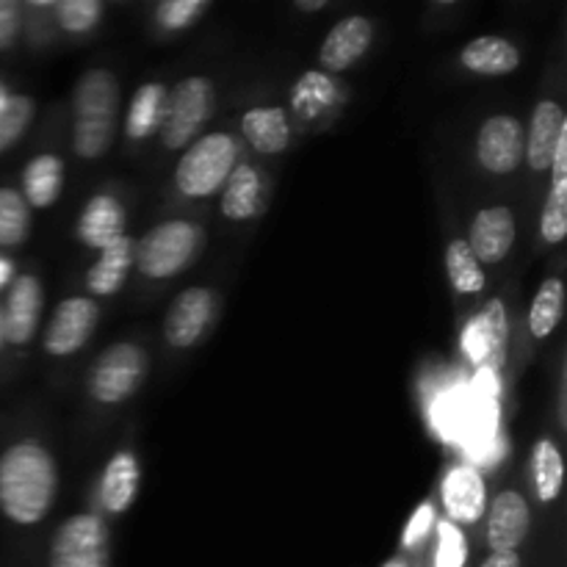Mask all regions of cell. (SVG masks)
<instances>
[{"label": "cell", "instance_id": "5b68a950", "mask_svg": "<svg viewBox=\"0 0 567 567\" xmlns=\"http://www.w3.org/2000/svg\"><path fill=\"white\" fill-rule=\"evenodd\" d=\"M214 111V83L208 78H186L169 94V109L161 125V142L166 150H183L192 144L199 127L208 122Z\"/></svg>", "mask_w": 567, "mask_h": 567}, {"label": "cell", "instance_id": "9a60e30c", "mask_svg": "<svg viewBox=\"0 0 567 567\" xmlns=\"http://www.w3.org/2000/svg\"><path fill=\"white\" fill-rule=\"evenodd\" d=\"M371 39H374V25H371L369 17H347L338 25H332V31L321 42V64L332 72L347 70L354 61L363 59Z\"/></svg>", "mask_w": 567, "mask_h": 567}, {"label": "cell", "instance_id": "d6986e66", "mask_svg": "<svg viewBox=\"0 0 567 567\" xmlns=\"http://www.w3.org/2000/svg\"><path fill=\"white\" fill-rule=\"evenodd\" d=\"M133 255H136V241L131 236L116 238L111 247L100 249L97 264L86 275L89 291L97 293V297H111V293L120 291L125 286L127 275H131Z\"/></svg>", "mask_w": 567, "mask_h": 567}, {"label": "cell", "instance_id": "5bb4252c", "mask_svg": "<svg viewBox=\"0 0 567 567\" xmlns=\"http://www.w3.org/2000/svg\"><path fill=\"white\" fill-rule=\"evenodd\" d=\"M443 507L452 515V524H476L487 509V487L480 471L471 465H457L446 474L441 487Z\"/></svg>", "mask_w": 567, "mask_h": 567}, {"label": "cell", "instance_id": "484cf974", "mask_svg": "<svg viewBox=\"0 0 567 567\" xmlns=\"http://www.w3.org/2000/svg\"><path fill=\"white\" fill-rule=\"evenodd\" d=\"M532 474H535V491L543 504L554 502L563 491V454L551 441H540L532 452Z\"/></svg>", "mask_w": 567, "mask_h": 567}, {"label": "cell", "instance_id": "4dcf8cb0", "mask_svg": "<svg viewBox=\"0 0 567 567\" xmlns=\"http://www.w3.org/2000/svg\"><path fill=\"white\" fill-rule=\"evenodd\" d=\"M540 233L546 244H563L567 236V177H551L546 208L540 216Z\"/></svg>", "mask_w": 567, "mask_h": 567}, {"label": "cell", "instance_id": "44dd1931", "mask_svg": "<svg viewBox=\"0 0 567 567\" xmlns=\"http://www.w3.org/2000/svg\"><path fill=\"white\" fill-rule=\"evenodd\" d=\"M138 482H142V471H138V460L131 452H120L111 457L105 465L103 482H100V502L109 513L120 515L131 509L136 502Z\"/></svg>", "mask_w": 567, "mask_h": 567}, {"label": "cell", "instance_id": "cb8c5ba5", "mask_svg": "<svg viewBox=\"0 0 567 567\" xmlns=\"http://www.w3.org/2000/svg\"><path fill=\"white\" fill-rule=\"evenodd\" d=\"M64 186V164L59 155H37L22 172V199L28 208H48L59 199Z\"/></svg>", "mask_w": 567, "mask_h": 567}, {"label": "cell", "instance_id": "e0dca14e", "mask_svg": "<svg viewBox=\"0 0 567 567\" xmlns=\"http://www.w3.org/2000/svg\"><path fill=\"white\" fill-rule=\"evenodd\" d=\"M567 127L563 105L554 103V100H543L535 109V116H532L529 136H526L524 155L529 161V166L535 172H543L551 166L554 147H557L559 136Z\"/></svg>", "mask_w": 567, "mask_h": 567}, {"label": "cell", "instance_id": "f546056e", "mask_svg": "<svg viewBox=\"0 0 567 567\" xmlns=\"http://www.w3.org/2000/svg\"><path fill=\"white\" fill-rule=\"evenodd\" d=\"M336 94L338 86L330 75L316 70L305 72L293 86V109L299 111V116H316L336 103Z\"/></svg>", "mask_w": 567, "mask_h": 567}, {"label": "cell", "instance_id": "7c38bea8", "mask_svg": "<svg viewBox=\"0 0 567 567\" xmlns=\"http://www.w3.org/2000/svg\"><path fill=\"white\" fill-rule=\"evenodd\" d=\"M529 529L532 515L524 496H518L515 491L498 493L487 513V543H491L493 554L515 551L526 540Z\"/></svg>", "mask_w": 567, "mask_h": 567}, {"label": "cell", "instance_id": "3957f363", "mask_svg": "<svg viewBox=\"0 0 567 567\" xmlns=\"http://www.w3.org/2000/svg\"><path fill=\"white\" fill-rule=\"evenodd\" d=\"M236 142L227 133H208V136L197 138L175 169V183L181 194L203 199L219 192L230 172L236 169Z\"/></svg>", "mask_w": 567, "mask_h": 567}, {"label": "cell", "instance_id": "9c48e42d", "mask_svg": "<svg viewBox=\"0 0 567 567\" xmlns=\"http://www.w3.org/2000/svg\"><path fill=\"white\" fill-rule=\"evenodd\" d=\"M524 125L515 116H491L485 125L480 127V138H476V158L493 175H509L524 161Z\"/></svg>", "mask_w": 567, "mask_h": 567}, {"label": "cell", "instance_id": "7402d4cb", "mask_svg": "<svg viewBox=\"0 0 567 567\" xmlns=\"http://www.w3.org/2000/svg\"><path fill=\"white\" fill-rule=\"evenodd\" d=\"M241 131L260 155H280L291 144V125H288L286 111L275 109V105L247 111L241 120Z\"/></svg>", "mask_w": 567, "mask_h": 567}, {"label": "cell", "instance_id": "d6a6232c", "mask_svg": "<svg viewBox=\"0 0 567 567\" xmlns=\"http://www.w3.org/2000/svg\"><path fill=\"white\" fill-rule=\"evenodd\" d=\"M55 17L64 31L89 33L92 28H97L100 17H103V3L100 0H61L55 3Z\"/></svg>", "mask_w": 567, "mask_h": 567}, {"label": "cell", "instance_id": "ba28073f", "mask_svg": "<svg viewBox=\"0 0 567 567\" xmlns=\"http://www.w3.org/2000/svg\"><path fill=\"white\" fill-rule=\"evenodd\" d=\"M97 319V302H92V299L86 297L64 299V302L55 308L48 330H44V352L55 354V358H66V354L78 352V349L92 338Z\"/></svg>", "mask_w": 567, "mask_h": 567}, {"label": "cell", "instance_id": "ac0fdd59", "mask_svg": "<svg viewBox=\"0 0 567 567\" xmlns=\"http://www.w3.org/2000/svg\"><path fill=\"white\" fill-rule=\"evenodd\" d=\"M264 210V177L255 166L238 164L225 181L221 194V214L233 221H247Z\"/></svg>", "mask_w": 567, "mask_h": 567}, {"label": "cell", "instance_id": "8fae6325", "mask_svg": "<svg viewBox=\"0 0 567 567\" xmlns=\"http://www.w3.org/2000/svg\"><path fill=\"white\" fill-rule=\"evenodd\" d=\"M480 264H502L515 244V216L504 205H493L476 214L465 241Z\"/></svg>", "mask_w": 567, "mask_h": 567}, {"label": "cell", "instance_id": "f35d334b", "mask_svg": "<svg viewBox=\"0 0 567 567\" xmlns=\"http://www.w3.org/2000/svg\"><path fill=\"white\" fill-rule=\"evenodd\" d=\"M327 6V0H297L299 11H321Z\"/></svg>", "mask_w": 567, "mask_h": 567}, {"label": "cell", "instance_id": "60d3db41", "mask_svg": "<svg viewBox=\"0 0 567 567\" xmlns=\"http://www.w3.org/2000/svg\"><path fill=\"white\" fill-rule=\"evenodd\" d=\"M9 100H11L9 89H6V86H3V83H0V111H3V109H6V103H9Z\"/></svg>", "mask_w": 567, "mask_h": 567}, {"label": "cell", "instance_id": "1f68e13d", "mask_svg": "<svg viewBox=\"0 0 567 567\" xmlns=\"http://www.w3.org/2000/svg\"><path fill=\"white\" fill-rule=\"evenodd\" d=\"M33 114H37V103L28 94H11L6 109L0 111V153H6L28 131Z\"/></svg>", "mask_w": 567, "mask_h": 567}, {"label": "cell", "instance_id": "7a4b0ae2", "mask_svg": "<svg viewBox=\"0 0 567 567\" xmlns=\"http://www.w3.org/2000/svg\"><path fill=\"white\" fill-rule=\"evenodd\" d=\"M72 147L81 158H100L114 144L120 83L109 70L83 72L72 94Z\"/></svg>", "mask_w": 567, "mask_h": 567}, {"label": "cell", "instance_id": "e575fe53", "mask_svg": "<svg viewBox=\"0 0 567 567\" xmlns=\"http://www.w3.org/2000/svg\"><path fill=\"white\" fill-rule=\"evenodd\" d=\"M208 0H166L158 6L155 17H158L161 28L166 31H183V28L194 25L197 17H203L208 11Z\"/></svg>", "mask_w": 567, "mask_h": 567}, {"label": "cell", "instance_id": "6da1fadb", "mask_svg": "<svg viewBox=\"0 0 567 567\" xmlns=\"http://www.w3.org/2000/svg\"><path fill=\"white\" fill-rule=\"evenodd\" d=\"M59 487L55 463L37 441L14 443L0 454V513L20 526H33L50 513Z\"/></svg>", "mask_w": 567, "mask_h": 567}, {"label": "cell", "instance_id": "83f0119b", "mask_svg": "<svg viewBox=\"0 0 567 567\" xmlns=\"http://www.w3.org/2000/svg\"><path fill=\"white\" fill-rule=\"evenodd\" d=\"M565 308V288L563 280H546L543 288L537 291L535 302H532L529 310V330L535 338H548L554 330H557L559 319H563Z\"/></svg>", "mask_w": 567, "mask_h": 567}, {"label": "cell", "instance_id": "8992f818", "mask_svg": "<svg viewBox=\"0 0 567 567\" xmlns=\"http://www.w3.org/2000/svg\"><path fill=\"white\" fill-rule=\"evenodd\" d=\"M50 567H111L109 529L97 515H72L55 529Z\"/></svg>", "mask_w": 567, "mask_h": 567}, {"label": "cell", "instance_id": "ffe728a7", "mask_svg": "<svg viewBox=\"0 0 567 567\" xmlns=\"http://www.w3.org/2000/svg\"><path fill=\"white\" fill-rule=\"evenodd\" d=\"M460 61H463L465 70L476 72V75L498 78L518 70L520 53L509 39L480 37L465 44L463 53H460Z\"/></svg>", "mask_w": 567, "mask_h": 567}, {"label": "cell", "instance_id": "7bdbcfd3", "mask_svg": "<svg viewBox=\"0 0 567 567\" xmlns=\"http://www.w3.org/2000/svg\"><path fill=\"white\" fill-rule=\"evenodd\" d=\"M382 567H410V565L404 563V559H391V563H385Z\"/></svg>", "mask_w": 567, "mask_h": 567}, {"label": "cell", "instance_id": "ab89813d", "mask_svg": "<svg viewBox=\"0 0 567 567\" xmlns=\"http://www.w3.org/2000/svg\"><path fill=\"white\" fill-rule=\"evenodd\" d=\"M11 275H14L11 264L6 258H0V288H3L6 282H11Z\"/></svg>", "mask_w": 567, "mask_h": 567}, {"label": "cell", "instance_id": "836d02e7", "mask_svg": "<svg viewBox=\"0 0 567 567\" xmlns=\"http://www.w3.org/2000/svg\"><path fill=\"white\" fill-rule=\"evenodd\" d=\"M465 559H468V543H465L460 526L452 520H441L437 524L435 567H463Z\"/></svg>", "mask_w": 567, "mask_h": 567}, {"label": "cell", "instance_id": "277c9868", "mask_svg": "<svg viewBox=\"0 0 567 567\" xmlns=\"http://www.w3.org/2000/svg\"><path fill=\"white\" fill-rule=\"evenodd\" d=\"M199 241H203V233L192 221H164L136 244L133 266H138V271L153 280H166V277L181 275L192 264Z\"/></svg>", "mask_w": 567, "mask_h": 567}, {"label": "cell", "instance_id": "2e32d148", "mask_svg": "<svg viewBox=\"0 0 567 567\" xmlns=\"http://www.w3.org/2000/svg\"><path fill=\"white\" fill-rule=\"evenodd\" d=\"M78 236L86 247L105 249L125 236V210L109 194H97L86 203L81 219H78Z\"/></svg>", "mask_w": 567, "mask_h": 567}, {"label": "cell", "instance_id": "4fadbf2b", "mask_svg": "<svg viewBox=\"0 0 567 567\" xmlns=\"http://www.w3.org/2000/svg\"><path fill=\"white\" fill-rule=\"evenodd\" d=\"M42 313V286L33 275H20L11 282L9 302L3 308V332L6 341L22 347L33 338Z\"/></svg>", "mask_w": 567, "mask_h": 567}, {"label": "cell", "instance_id": "8d00e7d4", "mask_svg": "<svg viewBox=\"0 0 567 567\" xmlns=\"http://www.w3.org/2000/svg\"><path fill=\"white\" fill-rule=\"evenodd\" d=\"M435 526V509H432V504H421L419 513L410 518L408 529H404V546H419L421 540H424L426 535H430V529Z\"/></svg>", "mask_w": 567, "mask_h": 567}, {"label": "cell", "instance_id": "74e56055", "mask_svg": "<svg viewBox=\"0 0 567 567\" xmlns=\"http://www.w3.org/2000/svg\"><path fill=\"white\" fill-rule=\"evenodd\" d=\"M482 567H520V559L515 551H507V554H491V557L482 563Z\"/></svg>", "mask_w": 567, "mask_h": 567}, {"label": "cell", "instance_id": "30bf717a", "mask_svg": "<svg viewBox=\"0 0 567 567\" xmlns=\"http://www.w3.org/2000/svg\"><path fill=\"white\" fill-rule=\"evenodd\" d=\"M210 319H214V293L208 288H188L169 305L164 321L166 341L175 349L194 347L208 330Z\"/></svg>", "mask_w": 567, "mask_h": 567}, {"label": "cell", "instance_id": "d4e9b609", "mask_svg": "<svg viewBox=\"0 0 567 567\" xmlns=\"http://www.w3.org/2000/svg\"><path fill=\"white\" fill-rule=\"evenodd\" d=\"M474 321L476 327H480L482 343H485V365H482V369L496 374L504 365V358H507V308H504L502 299H491V302L485 305V310H482Z\"/></svg>", "mask_w": 567, "mask_h": 567}, {"label": "cell", "instance_id": "b9f144b4", "mask_svg": "<svg viewBox=\"0 0 567 567\" xmlns=\"http://www.w3.org/2000/svg\"><path fill=\"white\" fill-rule=\"evenodd\" d=\"M6 343V332H3V308H0V349H3Z\"/></svg>", "mask_w": 567, "mask_h": 567}, {"label": "cell", "instance_id": "52a82bcc", "mask_svg": "<svg viewBox=\"0 0 567 567\" xmlns=\"http://www.w3.org/2000/svg\"><path fill=\"white\" fill-rule=\"evenodd\" d=\"M147 374V358L136 343H114L100 354L89 377V391L97 402L120 404L136 393Z\"/></svg>", "mask_w": 567, "mask_h": 567}, {"label": "cell", "instance_id": "d590c367", "mask_svg": "<svg viewBox=\"0 0 567 567\" xmlns=\"http://www.w3.org/2000/svg\"><path fill=\"white\" fill-rule=\"evenodd\" d=\"M22 25V6L17 0H0V50L11 48Z\"/></svg>", "mask_w": 567, "mask_h": 567}, {"label": "cell", "instance_id": "603a6c76", "mask_svg": "<svg viewBox=\"0 0 567 567\" xmlns=\"http://www.w3.org/2000/svg\"><path fill=\"white\" fill-rule=\"evenodd\" d=\"M169 109V89L161 83H144L133 94L131 109H127L125 131L131 138H147L153 133H161V125L166 120Z\"/></svg>", "mask_w": 567, "mask_h": 567}, {"label": "cell", "instance_id": "4316f807", "mask_svg": "<svg viewBox=\"0 0 567 567\" xmlns=\"http://www.w3.org/2000/svg\"><path fill=\"white\" fill-rule=\"evenodd\" d=\"M446 271L449 282L457 293H476L485 288V269L480 260L474 258L471 247L460 238H454L446 249Z\"/></svg>", "mask_w": 567, "mask_h": 567}, {"label": "cell", "instance_id": "f1b7e54d", "mask_svg": "<svg viewBox=\"0 0 567 567\" xmlns=\"http://www.w3.org/2000/svg\"><path fill=\"white\" fill-rule=\"evenodd\" d=\"M31 233V208L14 188H0V247H20Z\"/></svg>", "mask_w": 567, "mask_h": 567}]
</instances>
